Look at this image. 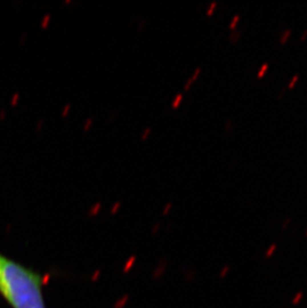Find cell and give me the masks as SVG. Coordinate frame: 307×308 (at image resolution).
I'll return each mask as SVG.
<instances>
[{
    "label": "cell",
    "instance_id": "1",
    "mask_svg": "<svg viewBox=\"0 0 307 308\" xmlns=\"http://www.w3.org/2000/svg\"><path fill=\"white\" fill-rule=\"evenodd\" d=\"M39 272L0 252V294L11 308H47Z\"/></svg>",
    "mask_w": 307,
    "mask_h": 308
},
{
    "label": "cell",
    "instance_id": "2",
    "mask_svg": "<svg viewBox=\"0 0 307 308\" xmlns=\"http://www.w3.org/2000/svg\"><path fill=\"white\" fill-rule=\"evenodd\" d=\"M183 101V94H181V93L177 94L175 98H173V103H171V108H173V109H177Z\"/></svg>",
    "mask_w": 307,
    "mask_h": 308
},
{
    "label": "cell",
    "instance_id": "3",
    "mask_svg": "<svg viewBox=\"0 0 307 308\" xmlns=\"http://www.w3.org/2000/svg\"><path fill=\"white\" fill-rule=\"evenodd\" d=\"M50 21H51V14H46L41 20V27L46 28L50 24Z\"/></svg>",
    "mask_w": 307,
    "mask_h": 308
},
{
    "label": "cell",
    "instance_id": "4",
    "mask_svg": "<svg viewBox=\"0 0 307 308\" xmlns=\"http://www.w3.org/2000/svg\"><path fill=\"white\" fill-rule=\"evenodd\" d=\"M151 134H152V129H151L150 127L145 128V130L143 131L142 135H141V140H142V141H146Z\"/></svg>",
    "mask_w": 307,
    "mask_h": 308
},
{
    "label": "cell",
    "instance_id": "5",
    "mask_svg": "<svg viewBox=\"0 0 307 308\" xmlns=\"http://www.w3.org/2000/svg\"><path fill=\"white\" fill-rule=\"evenodd\" d=\"M93 122H94V120H93V118H89V119H87L86 122H85V124H84V126H83V131H84V132L89 131V130L91 129V127H92Z\"/></svg>",
    "mask_w": 307,
    "mask_h": 308
},
{
    "label": "cell",
    "instance_id": "6",
    "mask_svg": "<svg viewBox=\"0 0 307 308\" xmlns=\"http://www.w3.org/2000/svg\"><path fill=\"white\" fill-rule=\"evenodd\" d=\"M71 108H72V106L70 104L65 105V106L63 107V109H62V117H67L68 115H69L70 111H71Z\"/></svg>",
    "mask_w": 307,
    "mask_h": 308
},
{
    "label": "cell",
    "instance_id": "7",
    "mask_svg": "<svg viewBox=\"0 0 307 308\" xmlns=\"http://www.w3.org/2000/svg\"><path fill=\"white\" fill-rule=\"evenodd\" d=\"M217 3L215 1L211 2V5H209V7H207V15H211V14H213V10H215V6H217Z\"/></svg>",
    "mask_w": 307,
    "mask_h": 308
},
{
    "label": "cell",
    "instance_id": "8",
    "mask_svg": "<svg viewBox=\"0 0 307 308\" xmlns=\"http://www.w3.org/2000/svg\"><path fill=\"white\" fill-rule=\"evenodd\" d=\"M240 36V32L238 31V30H236V31H233L231 33V35H230V40L231 41H236V40L238 39V37Z\"/></svg>",
    "mask_w": 307,
    "mask_h": 308
},
{
    "label": "cell",
    "instance_id": "9",
    "mask_svg": "<svg viewBox=\"0 0 307 308\" xmlns=\"http://www.w3.org/2000/svg\"><path fill=\"white\" fill-rule=\"evenodd\" d=\"M290 32H291V30H290V29L285 30V31H284V33L282 34V36L280 37V42H284V41H285V40L287 39L288 36H289Z\"/></svg>",
    "mask_w": 307,
    "mask_h": 308
},
{
    "label": "cell",
    "instance_id": "10",
    "mask_svg": "<svg viewBox=\"0 0 307 308\" xmlns=\"http://www.w3.org/2000/svg\"><path fill=\"white\" fill-rule=\"evenodd\" d=\"M275 247H276L275 244H272V245L270 246L269 250H268V251H267V253H266V258H268V257L271 256L272 253H273V251H274V249H275Z\"/></svg>",
    "mask_w": 307,
    "mask_h": 308
},
{
    "label": "cell",
    "instance_id": "11",
    "mask_svg": "<svg viewBox=\"0 0 307 308\" xmlns=\"http://www.w3.org/2000/svg\"><path fill=\"white\" fill-rule=\"evenodd\" d=\"M238 18H239V15H237V14L233 16V19L231 20V22H230V25H229L230 28H233L234 26H235V23H236V21L238 20Z\"/></svg>",
    "mask_w": 307,
    "mask_h": 308
},
{
    "label": "cell",
    "instance_id": "12",
    "mask_svg": "<svg viewBox=\"0 0 307 308\" xmlns=\"http://www.w3.org/2000/svg\"><path fill=\"white\" fill-rule=\"evenodd\" d=\"M266 68H267V63H264V64L262 65V67H261V68H260L259 72H258V76H261V75L263 74L264 72H265Z\"/></svg>",
    "mask_w": 307,
    "mask_h": 308
},
{
    "label": "cell",
    "instance_id": "13",
    "mask_svg": "<svg viewBox=\"0 0 307 308\" xmlns=\"http://www.w3.org/2000/svg\"><path fill=\"white\" fill-rule=\"evenodd\" d=\"M145 26H146V20H144V19L141 20V21H140V26H139V30H140V31H142V30L144 29Z\"/></svg>",
    "mask_w": 307,
    "mask_h": 308
},
{
    "label": "cell",
    "instance_id": "14",
    "mask_svg": "<svg viewBox=\"0 0 307 308\" xmlns=\"http://www.w3.org/2000/svg\"><path fill=\"white\" fill-rule=\"evenodd\" d=\"M43 125H44V121L40 120L39 122H38V124H37V131H40V130L43 128Z\"/></svg>",
    "mask_w": 307,
    "mask_h": 308
},
{
    "label": "cell",
    "instance_id": "15",
    "mask_svg": "<svg viewBox=\"0 0 307 308\" xmlns=\"http://www.w3.org/2000/svg\"><path fill=\"white\" fill-rule=\"evenodd\" d=\"M301 296H302V293H298V294L296 295L295 298H294V300H293V304H296V303H297L298 301H299V299L301 298Z\"/></svg>",
    "mask_w": 307,
    "mask_h": 308
},
{
    "label": "cell",
    "instance_id": "16",
    "mask_svg": "<svg viewBox=\"0 0 307 308\" xmlns=\"http://www.w3.org/2000/svg\"><path fill=\"white\" fill-rule=\"evenodd\" d=\"M231 126H232V122H231V121H227V125H225V130H227V131H229V130H230V129H231Z\"/></svg>",
    "mask_w": 307,
    "mask_h": 308
},
{
    "label": "cell",
    "instance_id": "17",
    "mask_svg": "<svg viewBox=\"0 0 307 308\" xmlns=\"http://www.w3.org/2000/svg\"><path fill=\"white\" fill-rule=\"evenodd\" d=\"M297 78H298V77H297V75H296V76H294V77H293V78H292V80H291V82H290V83H289V85H288V86H289V87H291V86H292V85H293V84H294V82H295V81H296V80H297Z\"/></svg>",
    "mask_w": 307,
    "mask_h": 308
},
{
    "label": "cell",
    "instance_id": "18",
    "mask_svg": "<svg viewBox=\"0 0 307 308\" xmlns=\"http://www.w3.org/2000/svg\"><path fill=\"white\" fill-rule=\"evenodd\" d=\"M306 35H307V29L303 32V33H302V35L300 36V40H304V38L306 37Z\"/></svg>",
    "mask_w": 307,
    "mask_h": 308
},
{
    "label": "cell",
    "instance_id": "19",
    "mask_svg": "<svg viewBox=\"0 0 307 308\" xmlns=\"http://www.w3.org/2000/svg\"><path fill=\"white\" fill-rule=\"evenodd\" d=\"M115 116H116V112H112L110 115V120L112 121L113 119H115Z\"/></svg>",
    "mask_w": 307,
    "mask_h": 308
},
{
    "label": "cell",
    "instance_id": "20",
    "mask_svg": "<svg viewBox=\"0 0 307 308\" xmlns=\"http://www.w3.org/2000/svg\"><path fill=\"white\" fill-rule=\"evenodd\" d=\"M66 3H70V2H71V0H66Z\"/></svg>",
    "mask_w": 307,
    "mask_h": 308
},
{
    "label": "cell",
    "instance_id": "21",
    "mask_svg": "<svg viewBox=\"0 0 307 308\" xmlns=\"http://www.w3.org/2000/svg\"><path fill=\"white\" fill-rule=\"evenodd\" d=\"M305 235H306V236H307V232H306V234H305Z\"/></svg>",
    "mask_w": 307,
    "mask_h": 308
}]
</instances>
